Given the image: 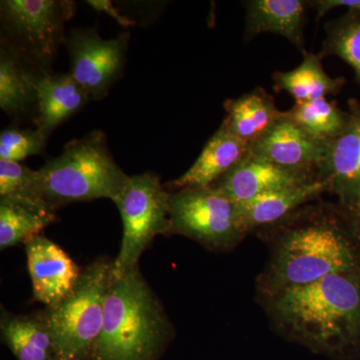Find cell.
<instances>
[{
	"label": "cell",
	"instance_id": "1",
	"mask_svg": "<svg viewBox=\"0 0 360 360\" xmlns=\"http://www.w3.org/2000/svg\"><path fill=\"white\" fill-rule=\"evenodd\" d=\"M310 203L270 225L276 236L269 260L257 278L259 300L360 270V248L340 206Z\"/></svg>",
	"mask_w": 360,
	"mask_h": 360
},
{
	"label": "cell",
	"instance_id": "2",
	"mask_svg": "<svg viewBox=\"0 0 360 360\" xmlns=\"http://www.w3.org/2000/svg\"><path fill=\"white\" fill-rule=\"evenodd\" d=\"M279 335L333 360L360 359V270L260 300Z\"/></svg>",
	"mask_w": 360,
	"mask_h": 360
},
{
	"label": "cell",
	"instance_id": "3",
	"mask_svg": "<svg viewBox=\"0 0 360 360\" xmlns=\"http://www.w3.org/2000/svg\"><path fill=\"white\" fill-rule=\"evenodd\" d=\"M174 335L162 303L141 267L111 269L103 330L89 360H158Z\"/></svg>",
	"mask_w": 360,
	"mask_h": 360
},
{
	"label": "cell",
	"instance_id": "4",
	"mask_svg": "<svg viewBox=\"0 0 360 360\" xmlns=\"http://www.w3.org/2000/svg\"><path fill=\"white\" fill-rule=\"evenodd\" d=\"M129 179L113 160L106 134L94 130L68 142L60 155L37 170L35 191L39 200L56 210L79 201H113Z\"/></svg>",
	"mask_w": 360,
	"mask_h": 360
},
{
	"label": "cell",
	"instance_id": "5",
	"mask_svg": "<svg viewBox=\"0 0 360 360\" xmlns=\"http://www.w3.org/2000/svg\"><path fill=\"white\" fill-rule=\"evenodd\" d=\"M111 269L112 262L94 260L82 269L79 281L65 300L42 311L58 359L89 360L103 330Z\"/></svg>",
	"mask_w": 360,
	"mask_h": 360
},
{
	"label": "cell",
	"instance_id": "6",
	"mask_svg": "<svg viewBox=\"0 0 360 360\" xmlns=\"http://www.w3.org/2000/svg\"><path fill=\"white\" fill-rule=\"evenodd\" d=\"M75 13L77 4L70 0H2L1 44L49 75L59 46L66 42L65 23Z\"/></svg>",
	"mask_w": 360,
	"mask_h": 360
},
{
	"label": "cell",
	"instance_id": "7",
	"mask_svg": "<svg viewBox=\"0 0 360 360\" xmlns=\"http://www.w3.org/2000/svg\"><path fill=\"white\" fill-rule=\"evenodd\" d=\"M170 191L153 172L130 176L129 184L113 200L122 215L123 234L112 271L122 274L139 266L142 253L156 236H167Z\"/></svg>",
	"mask_w": 360,
	"mask_h": 360
},
{
	"label": "cell",
	"instance_id": "8",
	"mask_svg": "<svg viewBox=\"0 0 360 360\" xmlns=\"http://www.w3.org/2000/svg\"><path fill=\"white\" fill-rule=\"evenodd\" d=\"M167 236H181L213 251H227L245 238L236 206L210 187L170 191Z\"/></svg>",
	"mask_w": 360,
	"mask_h": 360
},
{
	"label": "cell",
	"instance_id": "9",
	"mask_svg": "<svg viewBox=\"0 0 360 360\" xmlns=\"http://www.w3.org/2000/svg\"><path fill=\"white\" fill-rule=\"evenodd\" d=\"M129 41V32L108 40L94 28H75L66 37L70 75L89 94L90 101L108 96L122 77Z\"/></svg>",
	"mask_w": 360,
	"mask_h": 360
},
{
	"label": "cell",
	"instance_id": "10",
	"mask_svg": "<svg viewBox=\"0 0 360 360\" xmlns=\"http://www.w3.org/2000/svg\"><path fill=\"white\" fill-rule=\"evenodd\" d=\"M326 142L314 139L284 112L258 141L250 153L276 167L307 176L319 177Z\"/></svg>",
	"mask_w": 360,
	"mask_h": 360
},
{
	"label": "cell",
	"instance_id": "11",
	"mask_svg": "<svg viewBox=\"0 0 360 360\" xmlns=\"http://www.w3.org/2000/svg\"><path fill=\"white\" fill-rule=\"evenodd\" d=\"M33 298L46 307L65 300L75 288L82 269L63 248L44 236L25 245Z\"/></svg>",
	"mask_w": 360,
	"mask_h": 360
},
{
	"label": "cell",
	"instance_id": "12",
	"mask_svg": "<svg viewBox=\"0 0 360 360\" xmlns=\"http://www.w3.org/2000/svg\"><path fill=\"white\" fill-rule=\"evenodd\" d=\"M319 179L307 176L272 165L264 158L248 155L212 184L236 205L255 200L276 189Z\"/></svg>",
	"mask_w": 360,
	"mask_h": 360
},
{
	"label": "cell",
	"instance_id": "13",
	"mask_svg": "<svg viewBox=\"0 0 360 360\" xmlns=\"http://www.w3.org/2000/svg\"><path fill=\"white\" fill-rule=\"evenodd\" d=\"M319 176L329 184V193L345 202L360 191V105L352 108L347 124L326 142Z\"/></svg>",
	"mask_w": 360,
	"mask_h": 360
},
{
	"label": "cell",
	"instance_id": "14",
	"mask_svg": "<svg viewBox=\"0 0 360 360\" xmlns=\"http://www.w3.org/2000/svg\"><path fill=\"white\" fill-rule=\"evenodd\" d=\"M326 193H329L328 182L317 179L262 194L236 205L239 229L246 236L255 229L276 224Z\"/></svg>",
	"mask_w": 360,
	"mask_h": 360
},
{
	"label": "cell",
	"instance_id": "15",
	"mask_svg": "<svg viewBox=\"0 0 360 360\" xmlns=\"http://www.w3.org/2000/svg\"><path fill=\"white\" fill-rule=\"evenodd\" d=\"M250 146L234 136L224 124L206 142L191 167L165 184L168 191L212 186L250 153Z\"/></svg>",
	"mask_w": 360,
	"mask_h": 360
},
{
	"label": "cell",
	"instance_id": "16",
	"mask_svg": "<svg viewBox=\"0 0 360 360\" xmlns=\"http://www.w3.org/2000/svg\"><path fill=\"white\" fill-rule=\"evenodd\" d=\"M245 40L260 33L281 35L304 53V26L309 1L303 0H248Z\"/></svg>",
	"mask_w": 360,
	"mask_h": 360
},
{
	"label": "cell",
	"instance_id": "17",
	"mask_svg": "<svg viewBox=\"0 0 360 360\" xmlns=\"http://www.w3.org/2000/svg\"><path fill=\"white\" fill-rule=\"evenodd\" d=\"M35 87L37 103L34 122L46 137L90 101L89 94L70 73L40 75Z\"/></svg>",
	"mask_w": 360,
	"mask_h": 360
},
{
	"label": "cell",
	"instance_id": "18",
	"mask_svg": "<svg viewBox=\"0 0 360 360\" xmlns=\"http://www.w3.org/2000/svg\"><path fill=\"white\" fill-rule=\"evenodd\" d=\"M224 110L226 116L222 124L250 146L284 115L276 108L274 97L262 87L236 98L226 99Z\"/></svg>",
	"mask_w": 360,
	"mask_h": 360
},
{
	"label": "cell",
	"instance_id": "19",
	"mask_svg": "<svg viewBox=\"0 0 360 360\" xmlns=\"http://www.w3.org/2000/svg\"><path fill=\"white\" fill-rule=\"evenodd\" d=\"M2 341L18 360H56V345L42 312L14 314L1 309Z\"/></svg>",
	"mask_w": 360,
	"mask_h": 360
},
{
	"label": "cell",
	"instance_id": "20",
	"mask_svg": "<svg viewBox=\"0 0 360 360\" xmlns=\"http://www.w3.org/2000/svg\"><path fill=\"white\" fill-rule=\"evenodd\" d=\"M6 44L0 46V108L11 117L37 112V78L41 73Z\"/></svg>",
	"mask_w": 360,
	"mask_h": 360
},
{
	"label": "cell",
	"instance_id": "21",
	"mask_svg": "<svg viewBox=\"0 0 360 360\" xmlns=\"http://www.w3.org/2000/svg\"><path fill=\"white\" fill-rule=\"evenodd\" d=\"M56 221V210L32 198H0V250L30 243Z\"/></svg>",
	"mask_w": 360,
	"mask_h": 360
},
{
	"label": "cell",
	"instance_id": "22",
	"mask_svg": "<svg viewBox=\"0 0 360 360\" xmlns=\"http://www.w3.org/2000/svg\"><path fill=\"white\" fill-rule=\"evenodd\" d=\"M300 65L290 71H276L272 75L276 92L285 91L295 103H307L336 94L345 84L343 78L329 77L323 70L324 54L305 51Z\"/></svg>",
	"mask_w": 360,
	"mask_h": 360
},
{
	"label": "cell",
	"instance_id": "23",
	"mask_svg": "<svg viewBox=\"0 0 360 360\" xmlns=\"http://www.w3.org/2000/svg\"><path fill=\"white\" fill-rule=\"evenodd\" d=\"M286 115L307 134L322 142L335 139L345 129L348 115L328 98L295 103Z\"/></svg>",
	"mask_w": 360,
	"mask_h": 360
},
{
	"label": "cell",
	"instance_id": "24",
	"mask_svg": "<svg viewBox=\"0 0 360 360\" xmlns=\"http://www.w3.org/2000/svg\"><path fill=\"white\" fill-rule=\"evenodd\" d=\"M322 53L336 56L348 63L360 82V11H349L326 25Z\"/></svg>",
	"mask_w": 360,
	"mask_h": 360
},
{
	"label": "cell",
	"instance_id": "25",
	"mask_svg": "<svg viewBox=\"0 0 360 360\" xmlns=\"http://www.w3.org/2000/svg\"><path fill=\"white\" fill-rule=\"evenodd\" d=\"M49 137L39 129H20L9 127L0 134V160L15 161L40 155Z\"/></svg>",
	"mask_w": 360,
	"mask_h": 360
},
{
	"label": "cell",
	"instance_id": "26",
	"mask_svg": "<svg viewBox=\"0 0 360 360\" xmlns=\"http://www.w3.org/2000/svg\"><path fill=\"white\" fill-rule=\"evenodd\" d=\"M35 174L37 170L20 162L0 160V198L39 200L35 191Z\"/></svg>",
	"mask_w": 360,
	"mask_h": 360
},
{
	"label": "cell",
	"instance_id": "27",
	"mask_svg": "<svg viewBox=\"0 0 360 360\" xmlns=\"http://www.w3.org/2000/svg\"><path fill=\"white\" fill-rule=\"evenodd\" d=\"M340 207L360 248V191L349 200L340 203Z\"/></svg>",
	"mask_w": 360,
	"mask_h": 360
},
{
	"label": "cell",
	"instance_id": "28",
	"mask_svg": "<svg viewBox=\"0 0 360 360\" xmlns=\"http://www.w3.org/2000/svg\"><path fill=\"white\" fill-rule=\"evenodd\" d=\"M309 7L314 9L316 21H319L336 7H347L349 11H360V0H314L309 1Z\"/></svg>",
	"mask_w": 360,
	"mask_h": 360
},
{
	"label": "cell",
	"instance_id": "29",
	"mask_svg": "<svg viewBox=\"0 0 360 360\" xmlns=\"http://www.w3.org/2000/svg\"><path fill=\"white\" fill-rule=\"evenodd\" d=\"M86 4L97 13H105L111 16L118 25L123 26V27H132V26L136 25L134 20H130L127 16L122 15L113 6L110 0H87Z\"/></svg>",
	"mask_w": 360,
	"mask_h": 360
},
{
	"label": "cell",
	"instance_id": "30",
	"mask_svg": "<svg viewBox=\"0 0 360 360\" xmlns=\"http://www.w3.org/2000/svg\"><path fill=\"white\" fill-rule=\"evenodd\" d=\"M56 360H75V359H56Z\"/></svg>",
	"mask_w": 360,
	"mask_h": 360
}]
</instances>
